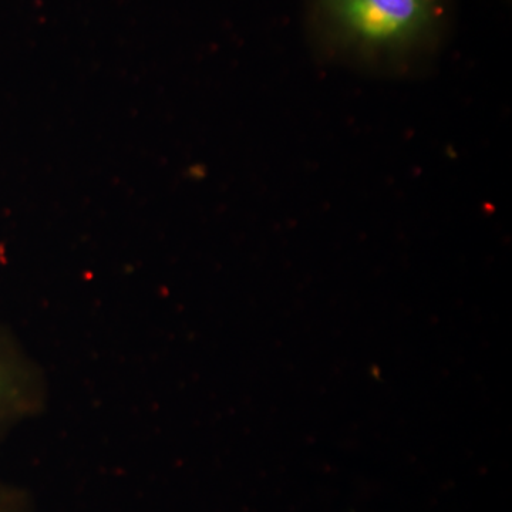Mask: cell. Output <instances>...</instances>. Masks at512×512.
<instances>
[{
	"label": "cell",
	"instance_id": "obj_3",
	"mask_svg": "<svg viewBox=\"0 0 512 512\" xmlns=\"http://www.w3.org/2000/svg\"><path fill=\"white\" fill-rule=\"evenodd\" d=\"M0 512H28L26 495L18 488L0 483Z\"/></svg>",
	"mask_w": 512,
	"mask_h": 512
},
{
	"label": "cell",
	"instance_id": "obj_2",
	"mask_svg": "<svg viewBox=\"0 0 512 512\" xmlns=\"http://www.w3.org/2000/svg\"><path fill=\"white\" fill-rule=\"evenodd\" d=\"M29 403L25 366L8 336L0 330V431L25 412Z\"/></svg>",
	"mask_w": 512,
	"mask_h": 512
},
{
	"label": "cell",
	"instance_id": "obj_1",
	"mask_svg": "<svg viewBox=\"0 0 512 512\" xmlns=\"http://www.w3.org/2000/svg\"><path fill=\"white\" fill-rule=\"evenodd\" d=\"M451 0H311L309 22L320 42L365 57H399L431 47Z\"/></svg>",
	"mask_w": 512,
	"mask_h": 512
}]
</instances>
